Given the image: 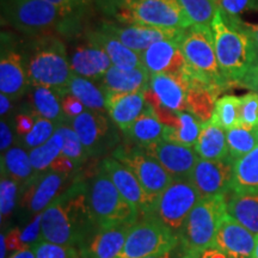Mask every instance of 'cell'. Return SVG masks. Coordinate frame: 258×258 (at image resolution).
Listing matches in <instances>:
<instances>
[{"mask_svg":"<svg viewBox=\"0 0 258 258\" xmlns=\"http://www.w3.org/2000/svg\"><path fill=\"white\" fill-rule=\"evenodd\" d=\"M151 76L145 67L124 71L111 66L99 83L104 93L144 92L150 86Z\"/></svg>","mask_w":258,"mask_h":258,"instance_id":"d4e9b609","label":"cell"},{"mask_svg":"<svg viewBox=\"0 0 258 258\" xmlns=\"http://www.w3.org/2000/svg\"><path fill=\"white\" fill-rule=\"evenodd\" d=\"M59 8L64 15L72 14V11L77 6L82 4V0H47Z\"/></svg>","mask_w":258,"mask_h":258,"instance_id":"f5cc1de1","label":"cell"},{"mask_svg":"<svg viewBox=\"0 0 258 258\" xmlns=\"http://www.w3.org/2000/svg\"><path fill=\"white\" fill-rule=\"evenodd\" d=\"M42 213L43 212L35 214L32 221L28 226H25L24 230L22 231L21 240L24 249L32 246V245L37 243L38 239H40L42 232Z\"/></svg>","mask_w":258,"mask_h":258,"instance_id":"bcb514c9","label":"cell"},{"mask_svg":"<svg viewBox=\"0 0 258 258\" xmlns=\"http://www.w3.org/2000/svg\"><path fill=\"white\" fill-rule=\"evenodd\" d=\"M18 184L17 180L12 179L11 177L3 175L0 182V213H2V220L4 221L12 214L17 203L18 196Z\"/></svg>","mask_w":258,"mask_h":258,"instance_id":"7bdbcfd3","label":"cell"},{"mask_svg":"<svg viewBox=\"0 0 258 258\" xmlns=\"http://www.w3.org/2000/svg\"><path fill=\"white\" fill-rule=\"evenodd\" d=\"M241 98L237 96H224L215 103L212 122L224 131H228L240 124Z\"/></svg>","mask_w":258,"mask_h":258,"instance_id":"8d00e7d4","label":"cell"},{"mask_svg":"<svg viewBox=\"0 0 258 258\" xmlns=\"http://www.w3.org/2000/svg\"><path fill=\"white\" fill-rule=\"evenodd\" d=\"M226 17H227V16H226ZM230 19H232V18H230ZM232 21H234L235 23L239 24L245 31H247V34L252 37L254 44H256L258 48V23H239V22L235 21V19H232Z\"/></svg>","mask_w":258,"mask_h":258,"instance_id":"11a10c76","label":"cell"},{"mask_svg":"<svg viewBox=\"0 0 258 258\" xmlns=\"http://www.w3.org/2000/svg\"><path fill=\"white\" fill-rule=\"evenodd\" d=\"M70 176L47 170L34 176V178L27 183L22 205L27 206L28 209L35 214L43 212L60 194Z\"/></svg>","mask_w":258,"mask_h":258,"instance_id":"ffe728a7","label":"cell"},{"mask_svg":"<svg viewBox=\"0 0 258 258\" xmlns=\"http://www.w3.org/2000/svg\"><path fill=\"white\" fill-rule=\"evenodd\" d=\"M240 98V124L258 129V92L251 91Z\"/></svg>","mask_w":258,"mask_h":258,"instance_id":"ee69618b","label":"cell"},{"mask_svg":"<svg viewBox=\"0 0 258 258\" xmlns=\"http://www.w3.org/2000/svg\"><path fill=\"white\" fill-rule=\"evenodd\" d=\"M0 244H2V254H0V258H5L6 252H8V244H6V235L2 233V240H0Z\"/></svg>","mask_w":258,"mask_h":258,"instance_id":"680465c9","label":"cell"},{"mask_svg":"<svg viewBox=\"0 0 258 258\" xmlns=\"http://www.w3.org/2000/svg\"><path fill=\"white\" fill-rule=\"evenodd\" d=\"M61 106H62V112L66 120H73L77 116L82 115L86 110L85 105L80 99L73 96L72 93L67 92L63 96H61Z\"/></svg>","mask_w":258,"mask_h":258,"instance_id":"7dc6e473","label":"cell"},{"mask_svg":"<svg viewBox=\"0 0 258 258\" xmlns=\"http://www.w3.org/2000/svg\"><path fill=\"white\" fill-rule=\"evenodd\" d=\"M227 214L258 235V192H233L227 200Z\"/></svg>","mask_w":258,"mask_h":258,"instance_id":"f546056e","label":"cell"},{"mask_svg":"<svg viewBox=\"0 0 258 258\" xmlns=\"http://www.w3.org/2000/svg\"><path fill=\"white\" fill-rule=\"evenodd\" d=\"M194 150L201 159L230 160L225 131L212 121L203 123L201 134Z\"/></svg>","mask_w":258,"mask_h":258,"instance_id":"83f0119b","label":"cell"},{"mask_svg":"<svg viewBox=\"0 0 258 258\" xmlns=\"http://www.w3.org/2000/svg\"><path fill=\"white\" fill-rule=\"evenodd\" d=\"M62 146L63 139L61 137L59 132L55 131L53 137H51L46 144L30 150L29 157H30L32 167H34L35 172L40 173L49 170V167L51 164L54 163V160L61 154Z\"/></svg>","mask_w":258,"mask_h":258,"instance_id":"74e56055","label":"cell"},{"mask_svg":"<svg viewBox=\"0 0 258 258\" xmlns=\"http://www.w3.org/2000/svg\"><path fill=\"white\" fill-rule=\"evenodd\" d=\"M29 85L54 90L63 96L69 92L73 72L63 42L51 35L35 37L23 51Z\"/></svg>","mask_w":258,"mask_h":258,"instance_id":"3957f363","label":"cell"},{"mask_svg":"<svg viewBox=\"0 0 258 258\" xmlns=\"http://www.w3.org/2000/svg\"><path fill=\"white\" fill-rule=\"evenodd\" d=\"M10 109H11V98L4 93H0V115L5 116Z\"/></svg>","mask_w":258,"mask_h":258,"instance_id":"9f6ffc18","label":"cell"},{"mask_svg":"<svg viewBox=\"0 0 258 258\" xmlns=\"http://www.w3.org/2000/svg\"><path fill=\"white\" fill-rule=\"evenodd\" d=\"M192 25L211 27L218 12V0H178Z\"/></svg>","mask_w":258,"mask_h":258,"instance_id":"f35d334b","label":"cell"},{"mask_svg":"<svg viewBox=\"0 0 258 258\" xmlns=\"http://www.w3.org/2000/svg\"><path fill=\"white\" fill-rule=\"evenodd\" d=\"M218 90L198 79L190 78L186 95V111L191 112L200 121L206 123L211 121L217 103Z\"/></svg>","mask_w":258,"mask_h":258,"instance_id":"f1b7e54d","label":"cell"},{"mask_svg":"<svg viewBox=\"0 0 258 258\" xmlns=\"http://www.w3.org/2000/svg\"><path fill=\"white\" fill-rule=\"evenodd\" d=\"M257 238L258 235L226 214L215 235L213 246L224 251L230 258H251Z\"/></svg>","mask_w":258,"mask_h":258,"instance_id":"d6986e66","label":"cell"},{"mask_svg":"<svg viewBox=\"0 0 258 258\" xmlns=\"http://www.w3.org/2000/svg\"><path fill=\"white\" fill-rule=\"evenodd\" d=\"M9 258H36V256H35V252L32 251L30 246V247H27V249L17 251V252H15L11 257Z\"/></svg>","mask_w":258,"mask_h":258,"instance_id":"6f0895ef","label":"cell"},{"mask_svg":"<svg viewBox=\"0 0 258 258\" xmlns=\"http://www.w3.org/2000/svg\"><path fill=\"white\" fill-rule=\"evenodd\" d=\"M29 86L23 54L3 47L0 59V92L15 101L24 95Z\"/></svg>","mask_w":258,"mask_h":258,"instance_id":"44dd1931","label":"cell"},{"mask_svg":"<svg viewBox=\"0 0 258 258\" xmlns=\"http://www.w3.org/2000/svg\"><path fill=\"white\" fill-rule=\"evenodd\" d=\"M72 128L78 134L89 157H98L118 146L117 132L109 115L102 111L88 110L70 121Z\"/></svg>","mask_w":258,"mask_h":258,"instance_id":"7c38bea8","label":"cell"},{"mask_svg":"<svg viewBox=\"0 0 258 258\" xmlns=\"http://www.w3.org/2000/svg\"><path fill=\"white\" fill-rule=\"evenodd\" d=\"M129 228L131 226L97 228L78 247L80 256L82 258H115L123 247Z\"/></svg>","mask_w":258,"mask_h":258,"instance_id":"7402d4cb","label":"cell"},{"mask_svg":"<svg viewBox=\"0 0 258 258\" xmlns=\"http://www.w3.org/2000/svg\"><path fill=\"white\" fill-rule=\"evenodd\" d=\"M92 34L110 57L112 66L124 71L144 67L140 54L125 47L115 35H112L105 28L101 27L99 30L92 31Z\"/></svg>","mask_w":258,"mask_h":258,"instance_id":"4316f807","label":"cell"},{"mask_svg":"<svg viewBox=\"0 0 258 258\" xmlns=\"http://www.w3.org/2000/svg\"><path fill=\"white\" fill-rule=\"evenodd\" d=\"M2 173L24 184L36 175L29 153L18 146L9 148L2 154Z\"/></svg>","mask_w":258,"mask_h":258,"instance_id":"d6a6232c","label":"cell"},{"mask_svg":"<svg viewBox=\"0 0 258 258\" xmlns=\"http://www.w3.org/2000/svg\"><path fill=\"white\" fill-rule=\"evenodd\" d=\"M150 86L161 105L173 111H186L189 83L185 78L167 73L152 74Z\"/></svg>","mask_w":258,"mask_h":258,"instance_id":"cb8c5ba5","label":"cell"},{"mask_svg":"<svg viewBox=\"0 0 258 258\" xmlns=\"http://www.w3.org/2000/svg\"><path fill=\"white\" fill-rule=\"evenodd\" d=\"M233 163L231 160L200 159L194 167L190 180L201 199L227 194L232 190Z\"/></svg>","mask_w":258,"mask_h":258,"instance_id":"e0dca14e","label":"cell"},{"mask_svg":"<svg viewBox=\"0 0 258 258\" xmlns=\"http://www.w3.org/2000/svg\"><path fill=\"white\" fill-rule=\"evenodd\" d=\"M257 0H218L219 10L230 18H240L256 5Z\"/></svg>","mask_w":258,"mask_h":258,"instance_id":"f6af8a7d","label":"cell"},{"mask_svg":"<svg viewBox=\"0 0 258 258\" xmlns=\"http://www.w3.org/2000/svg\"><path fill=\"white\" fill-rule=\"evenodd\" d=\"M112 158L133 171L141 185L154 199L159 198L173 180V177L156 159L137 145H118L112 152Z\"/></svg>","mask_w":258,"mask_h":258,"instance_id":"8fae6325","label":"cell"},{"mask_svg":"<svg viewBox=\"0 0 258 258\" xmlns=\"http://www.w3.org/2000/svg\"><path fill=\"white\" fill-rule=\"evenodd\" d=\"M227 214L226 194L201 199L190 212L178 235L184 252L198 253L214 245L220 224Z\"/></svg>","mask_w":258,"mask_h":258,"instance_id":"8992f818","label":"cell"},{"mask_svg":"<svg viewBox=\"0 0 258 258\" xmlns=\"http://www.w3.org/2000/svg\"><path fill=\"white\" fill-rule=\"evenodd\" d=\"M180 41H159L140 53L144 67L151 74L167 73L186 78V61L180 49ZM189 83V82H188Z\"/></svg>","mask_w":258,"mask_h":258,"instance_id":"ac0fdd59","label":"cell"},{"mask_svg":"<svg viewBox=\"0 0 258 258\" xmlns=\"http://www.w3.org/2000/svg\"><path fill=\"white\" fill-rule=\"evenodd\" d=\"M219 67L228 84L258 91V48L252 37L220 10L212 22Z\"/></svg>","mask_w":258,"mask_h":258,"instance_id":"7a4b0ae2","label":"cell"},{"mask_svg":"<svg viewBox=\"0 0 258 258\" xmlns=\"http://www.w3.org/2000/svg\"><path fill=\"white\" fill-rule=\"evenodd\" d=\"M69 92L80 99L88 110L106 111L105 93L92 80L73 74L69 84Z\"/></svg>","mask_w":258,"mask_h":258,"instance_id":"e575fe53","label":"cell"},{"mask_svg":"<svg viewBox=\"0 0 258 258\" xmlns=\"http://www.w3.org/2000/svg\"><path fill=\"white\" fill-rule=\"evenodd\" d=\"M179 122L176 128L165 127L164 139L171 143L192 147L198 143L203 122L189 111H178Z\"/></svg>","mask_w":258,"mask_h":258,"instance_id":"836d02e7","label":"cell"},{"mask_svg":"<svg viewBox=\"0 0 258 258\" xmlns=\"http://www.w3.org/2000/svg\"><path fill=\"white\" fill-rule=\"evenodd\" d=\"M101 167L112 180L121 195L137 209L141 218L151 215L157 199L145 190L133 171L115 158L103 159Z\"/></svg>","mask_w":258,"mask_h":258,"instance_id":"4fadbf2b","label":"cell"},{"mask_svg":"<svg viewBox=\"0 0 258 258\" xmlns=\"http://www.w3.org/2000/svg\"><path fill=\"white\" fill-rule=\"evenodd\" d=\"M63 14L47 0H2L3 22L28 35H40L57 23Z\"/></svg>","mask_w":258,"mask_h":258,"instance_id":"9c48e42d","label":"cell"},{"mask_svg":"<svg viewBox=\"0 0 258 258\" xmlns=\"http://www.w3.org/2000/svg\"><path fill=\"white\" fill-rule=\"evenodd\" d=\"M89 205L98 228L132 226L139 221V213L116 188L112 180L99 169L90 180Z\"/></svg>","mask_w":258,"mask_h":258,"instance_id":"5b68a950","label":"cell"},{"mask_svg":"<svg viewBox=\"0 0 258 258\" xmlns=\"http://www.w3.org/2000/svg\"><path fill=\"white\" fill-rule=\"evenodd\" d=\"M89 184L74 180L42 213L41 239L79 247L95 232L88 196Z\"/></svg>","mask_w":258,"mask_h":258,"instance_id":"6da1fadb","label":"cell"},{"mask_svg":"<svg viewBox=\"0 0 258 258\" xmlns=\"http://www.w3.org/2000/svg\"><path fill=\"white\" fill-rule=\"evenodd\" d=\"M164 132H165V125L157 117L152 106L146 103L141 115L123 134L131 141V144L145 147L164 139Z\"/></svg>","mask_w":258,"mask_h":258,"instance_id":"484cf974","label":"cell"},{"mask_svg":"<svg viewBox=\"0 0 258 258\" xmlns=\"http://www.w3.org/2000/svg\"><path fill=\"white\" fill-rule=\"evenodd\" d=\"M141 148L156 159L173 178H190L194 167L200 159L192 147L171 143L165 139Z\"/></svg>","mask_w":258,"mask_h":258,"instance_id":"2e32d148","label":"cell"},{"mask_svg":"<svg viewBox=\"0 0 258 258\" xmlns=\"http://www.w3.org/2000/svg\"><path fill=\"white\" fill-rule=\"evenodd\" d=\"M200 200L201 196L190 178H173L157 199L151 215L178 237L186 218Z\"/></svg>","mask_w":258,"mask_h":258,"instance_id":"30bf717a","label":"cell"},{"mask_svg":"<svg viewBox=\"0 0 258 258\" xmlns=\"http://www.w3.org/2000/svg\"><path fill=\"white\" fill-rule=\"evenodd\" d=\"M179 44L188 67V82L190 78L198 79L219 92L228 85L219 67L211 27L191 25Z\"/></svg>","mask_w":258,"mask_h":258,"instance_id":"277c9868","label":"cell"},{"mask_svg":"<svg viewBox=\"0 0 258 258\" xmlns=\"http://www.w3.org/2000/svg\"><path fill=\"white\" fill-rule=\"evenodd\" d=\"M145 106L144 92L105 93L106 114L123 133L141 115Z\"/></svg>","mask_w":258,"mask_h":258,"instance_id":"603a6c76","label":"cell"},{"mask_svg":"<svg viewBox=\"0 0 258 258\" xmlns=\"http://www.w3.org/2000/svg\"><path fill=\"white\" fill-rule=\"evenodd\" d=\"M35 120H36V115L32 112H21L17 114L15 117V131L18 137L24 138L25 135L30 133V131L34 127Z\"/></svg>","mask_w":258,"mask_h":258,"instance_id":"c3c4849f","label":"cell"},{"mask_svg":"<svg viewBox=\"0 0 258 258\" xmlns=\"http://www.w3.org/2000/svg\"><path fill=\"white\" fill-rule=\"evenodd\" d=\"M118 21L166 29H188L192 25L178 0H123Z\"/></svg>","mask_w":258,"mask_h":258,"instance_id":"52a82bcc","label":"cell"},{"mask_svg":"<svg viewBox=\"0 0 258 258\" xmlns=\"http://www.w3.org/2000/svg\"><path fill=\"white\" fill-rule=\"evenodd\" d=\"M30 101L34 114L48 120L62 123L66 121L61 106V96L54 90L42 86H31Z\"/></svg>","mask_w":258,"mask_h":258,"instance_id":"1f68e13d","label":"cell"},{"mask_svg":"<svg viewBox=\"0 0 258 258\" xmlns=\"http://www.w3.org/2000/svg\"><path fill=\"white\" fill-rule=\"evenodd\" d=\"M251 258H258V238H257V243H256V246H254V250L252 252V256Z\"/></svg>","mask_w":258,"mask_h":258,"instance_id":"94428289","label":"cell"},{"mask_svg":"<svg viewBox=\"0 0 258 258\" xmlns=\"http://www.w3.org/2000/svg\"><path fill=\"white\" fill-rule=\"evenodd\" d=\"M182 258H196V257H195V253H189V252H184V254H183Z\"/></svg>","mask_w":258,"mask_h":258,"instance_id":"6125c7cd","label":"cell"},{"mask_svg":"<svg viewBox=\"0 0 258 258\" xmlns=\"http://www.w3.org/2000/svg\"><path fill=\"white\" fill-rule=\"evenodd\" d=\"M172 251H167V252H163V253H157V254H153V256H150L146 258H173Z\"/></svg>","mask_w":258,"mask_h":258,"instance_id":"91938a15","label":"cell"},{"mask_svg":"<svg viewBox=\"0 0 258 258\" xmlns=\"http://www.w3.org/2000/svg\"><path fill=\"white\" fill-rule=\"evenodd\" d=\"M226 138H227L228 153L232 163L244 157L245 154L250 153L258 146L256 129L247 128L241 124L226 131Z\"/></svg>","mask_w":258,"mask_h":258,"instance_id":"d590c367","label":"cell"},{"mask_svg":"<svg viewBox=\"0 0 258 258\" xmlns=\"http://www.w3.org/2000/svg\"><path fill=\"white\" fill-rule=\"evenodd\" d=\"M56 124L57 123H55V122L36 115V120H35V124L30 131V133L25 135L24 138H22L23 139L24 146L29 148V150H32V148L46 144L55 133L57 127Z\"/></svg>","mask_w":258,"mask_h":258,"instance_id":"60d3db41","label":"cell"},{"mask_svg":"<svg viewBox=\"0 0 258 258\" xmlns=\"http://www.w3.org/2000/svg\"><path fill=\"white\" fill-rule=\"evenodd\" d=\"M36 258H82L79 249L70 245L50 243L47 240H38L31 246Z\"/></svg>","mask_w":258,"mask_h":258,"instance_id":"b9f144b4","label":"cell"},{"mask_svg":"<svg viewBox=\"0 0 258 258\" xmlns=\"http://www.w3.org/2000/svg\"><path fill=\"white\" fill-rule=\"evenodd\" d=\"M120 40L129 49L143 53L159 41H180L186 29H166L146 24H125L123 27L111 23L102 25Z\"/></svg>","mask_w":258,"mask_h":258,"instance_id":"9a60e30c","label":"cell"},{"mask_svg":"<svg viewBox=\"0 0 258 258\" xmlns=\"http://www.w3.org/2000/svg\"><path fill=\"white\" fill-rule=\"evenodd\" d=\"M179 238L152 215L131 226L124 245L115 258H146L176 249Z\"/></svg>","mask_w":258,"mask_h":258,"instance_id":"ba28073f","label":"cell"},{"mask_svg":"<svg viewBox=\"0 0 258 258\" xmlns=\"http://www.w3.org/2000/svg\"><path fill=\"white\" fill-rule=\"evenodd\" d=\"M56 132H59L63 139V146L61 153L72 159L79 167L88 159V152L83 146L82 141L72 128V125L66 124L64 122L59 123L56 127Z\"/></svg>","mask_w":258,"mask_h":258,"instance_id":"ab89813d","label":"cell"},{"mask_svg":"<svg viewBox=\"0 0 258 258\" xmlns=\"http://www.w3.org/2000/svg\"><path fill=\"white\" fill-rule=\"evenodd\" d=\"M21 233L22 231L19 230L18 227H15L6 234V244H8L9 251H15V252H17V251L24 249L21 240Z\"/></svg>","mask_w":258,"mask_h":258,"instance_id":"816d5d0a","label":"cell"},{"mask_svg":"<svg viewBox=\"0 0 258 258\" xmlns=\"http://www.w3.org/2000/svg\"><path fill=\"white\" fill-rule=\"evenodd\" d=\"M73 74L84 77L92 82H101L106 71L112 66L110 57L98 43L92 31L83 41L74 44L69 54Z\"/></svg>","mask_w":258,"mask_h":258,"instance_id":"5bb4252c","label":"cell"},{"mask_svg":"<svg viewBox=\"0 0 258 258\" xmlns=\"http://www.w3.org/2000/svg\"><path fill=\"white\" fill-rule=\"evenodd\" d=\"M233 192H258V146L233 161Z\"/></svg>","mask_w":258,"mask_h":258,"instance_id":"4dcf8cb0","label":"cell"},{"mask_svg":"<svg viewBox=\"0 0 258 258\" xmlns=\"http://www.w3.org/2000/svg\"><path fill=\"white\" fill-rule=\"evenodd\" d=\"M256 131H257V137H258V129H256Z\"/></svg>","mask_w":258,"mask_h":258,"instance_id":"be15d7a7","label":"cell"},{"mask_svg":"<svg viewBox=\"0 0 258 258\" xmlns=\"http://www.w3.org/2000/svg\"><path fill=\"white\" fill-rule=\"evenodd\" d=\"M78 169H79V166L77 165V164L74 163L71 158L66 157L62 153H61L60 156L57 157L55 160H54V163L51 164L49 167V170L56 171V172H60V173H64V175H67L70 177L72 176Z\"/></svg>","mask_w":258,"mask_h":258,"instance_id":"681fc988","label":"cell"},{"mask_svg":"<svg viewBox=\"0 0 258 258\" xmlns=\"http://www.w3.org/2000/svg\"><path fill=\"white\" fill-rule=\"evenodd\" d=\"M196 258H230L227 253L224 251L218 249L217 246H209L207 249L200 251V252L195 253Z\"/></svg>","mask_w":258,"mask_h":258,"instance_id":"db71d44e","label":"cell"},{"mask_svg":"<svg viewBox=\"0 0 258 258\" xmlns=\"http://www.w3.org/2000/svg\"><path fill=\"white\" fill-rule=\"evenodd\" d=\"M12 140H14V134H12L11 128L4 120H2L0 122V151L3 153L11 148Z\"/></svg>","mask_w":258,"mask_h":258,"instance_id":"f907efd6","label":"cell"}]
</instances>
